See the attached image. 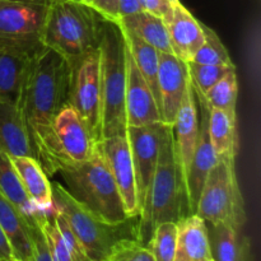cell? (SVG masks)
Instances as JSON below:
<instances>
[{"label":"cell","mask_w":261,"mask_h":261,"mask_svg":"<svg viewBox=\"0 0 261 261\" xmlns=\"http://www.w3.org/2000/svg\"><path fill=\"white\" fill-rule=\"evenodd\" d=\"M70 65L60 54L42 47L33 55L17 99L35 158L42 165L54 117L68 105Z\"/></svg>","instance_id":"cell-1"},{"label":"cell","mask_w":261,"mask_h":261,"mask_svg":"<svg viewBox=\"0 0 261 261\" xmlns=\"http://www.w3.org/2000/svg\"><path fill=\"white\" fill-rule=\"evenodd\" d=\"M182 168L173 147L172 127L161 147L158 165L138 216L137 240L148 246L155 227L165 222H178L190 216Z\"/></svg>","instance_id":"cell-2"},{"label":"cell","mask_w":261,"mask_h":261,"mask_svg":"<svg viewBox=\"0 0 261 261\" xmlns=\"http://www.w3.org/2000/svg\"><path fill=\"white\" fill-rule=\"evenodd\" d=\"M99 59V125L98 142L116 135H126L125 89H126V45L117 22L102 20L98 47Z\"/></svg>","instance_id":"cell-3"},{"label":"cell","mask_w":261,"mask_h":261,"mask_svg":"<svg viewBox=\"0 0 261 261\" xmlns=\"http://www.w3.org/2000/svg\"><path fill=\"white\" fill-rule=\"evenodd\" d=\"M102 18L81 0L51 3L43 27L42 45L60 54L69 64L97 50Z\"/></svg>","instance_id":"cell-4"},{"label":"cell","mask_w":261,"mask_h":261,"mask_svg":"<svg viewBox=\"0 0 261 261\" xmlns=\"http://www.w3.org/2000/svg\"><path fill=\"white\" fill-rule=\"evenodd\" d=\"M69 195L86 211L106 223L117 224L127 217L117 186L97 145L93 157L58 171Z\"/></svg>","instance_id":"cell-5"},{"label":"cell","mask_w":261,"mask_h":261,"mask_svg":"<svg viewBox=\"0 0 261 261\" xmlns=\"http://www.w3.org/2000/svg\"><path fill=\"white\" fill-rule=\"evenodd\" d=\"M53 206L58 209L92 261H105L112 247L121 240H137L138 217L117 224L106 223L79 205L63 184L51 182Z\"/></svg>","instance_id":"cell-6"},{"label":"cell","mask_w":261,"mask_h":261,"mask_svg":"<svg viewBox=\"0 0 261 261\" xmlns=\"http://www.w3.org/2000/svg\"><path fill=\"white\" fill-rule=\"evenodd\" d=\"M205 223H226L237 229L246 223L245 201L234 170V158L218 157L201 190L196 213Z\"/></svg>","instance_id":"cell-7"},{"label":"cell","mask_w":261,"mask_h":261,"mask_svg":"<svg viewBox=\"0 0 261 261\" xmlns=\"http://www.w3.org/2000/svg\"><path fill=\"white\" fill-rule=\"evenodd\" d=\"M97 140L70 105L64 106L53 120L42 168L47 176L64 166L78 165L93 157Z\"/></svg>","instance_id":"cell-8"},{"label":"cell","mask_w":261,"mask_h":261,"mask_svg":"<svg viewBox=\"0 0 261 261\" xmlns=\"http://www.w3.org/2000/svg\"><path fill=\"white\" fill-rule=\"evenodd\" d=\"M47 0H0V48L35 55L42 47Z\"/></svg>","instance_id":"cell-9"},{"label":"cell","mask_w":261,"mask_h":261,"mask_svg":"<svg viewBox=\"0 0 261 261\" xmlns=\"http://www.w3.org/2000/svg\"><path fill=\"white\" fill-rule=\"evenodd\" d=\"M70 65L68 105L81 116L98 142L99 125V59L94 50L74 60Z\"/></svg>","instance_id":"cell-10"},{"label":"cell","mask_w":261,"mask_h":261,"mask_svg":"<svg viewBox=\"0 0 261 261\" xmlns=\"http://www.w3.org/2000/svg\"><path fill=\"white\" fill-rule=\"evenodd\" d=\"M170 127L160 121L145 126H129L126 129L140 209L157 168L161 147Z\"/></svg>","instance_id":"cell-11"},{"label":"cell","mask_w":261,"mask_h":261,"mask_svg":"<svg viewBox=\"0 0 261 261\" xmlns=\"http://www.w3.org/2000/svg\"><path fill=\"white\" fill-rule=\"evenodd\" d=\"M97 145L109 166L127 217H138L140 213V206L138 203L137 181L126 135L107 138L97 143Z\"/></svg>","instance_id":"cell-12"},{"label":"cell","mask_w":261,"mask_h":261,"mask_svg":"<svg viewBox=\"0 0 261 261\" xmlns=\"http://www.w3.org/2000/svg\"><path fill=\"white\" fill-rule=\"evenodd\" d=\"M188 65L173 54L160 53L158 66V107L161 121L172 126L189 86Z\"/></svg>","instance_id":"cell-13"},{"label":"cell","mask_w":261,"mask_h":261,"mask_svg":"<svg viewBox=\"0 0 261 261\" xmlns=\"http://www.w3.org/2000/svg\"><path fill=\"white\" fill-rule=\"evenodd\" d=\"M126 45V43H125ZM125 117L127 127L145 126L161 121L160 109L152 89L135 65L126 47V89ZM162 122V121H161Z\"/></svg>","instance_id":"cell-14"},{"label":"cell","mask_w":261,"mask_h":261,"mask_svg":"<svg viewBox=\"0 0 261 261\" xmlns=\"http://www.w3.org/2000/svg\"><path fill=\"white\" fill-rule=\"evenodd\" d=\"M196 102H198V107L200 110L199 111V138L190 167H189L185 177L186 193H188L191 214L196 213L204 184H205L209 172L218 160L213 147H212L208 134V106L199 97H196Z\"/></svg>","instance_id":"cell-15"},{"label":"cell","mask_w":261,"mask_h":261,"mask_svg":"<svg viewBox=\"0 0 261 261\" xmlns=\"http://www.w3.org/2000/svg\"><path fill=\"white\" fill-rule=\"evenodd\" d=\"M171 127L176 157L182 168L184 177H186L199 138V107L190 82L180 110L176 115L175 122Z\"/></svg>","instance_id":"cell-16"},{"label":"cell","mask_w":261,"mask_h":261,"mask_svg":"<svg viewBox=\"0 0 261 261\" xmlns=\"http://www.w3.org/2000/svg\"><path fill=\"white\" fill-rule=\"evenodd\" d=\"M165 24L173 55L185 63L193 60L204 41L203 23L199 22L180 2L173 5L172 13L165 20Z\"/></svg>","instance_id":"cell-17"},{"label":"cell","mask_w":261,"mask_h":261,"mask_svg":"<svg viewBox=\"0 0 261 261\" xmlns=\"http://www.w3.org/2000/svg\"><path fill=\"white\" fill-rule=\"evenodd\" d=\"M213 261H252L251 241L242 229L226 223H205Z\"/></svg>","instance_id":"cell-18"},{"label":"cell","mask_w":261,"mask_h":261,"mask_svg":"<svg viewBox=\"0 0 261 261\" xmlns=\"http://www.w3.org/2000/svg\"><path fill=\"white\" fill-rule=\"evenodd\" d=\"M23 191L38 212L53 208V189L47 173L35 157H10Z\"/></svg>","instance_id":"cell-19"},{"label":"cell","mask_w":261,"mask_h":261,"mask_svg":"<svg viewBox=\"0 0 261 261\" xmlns=\"http://www.w3.org/2000/svg\"><path fill=\"white\" fill-rule=\"evenodd\" d=\"M177 224V240L173 261H211L206 224L198 214H190Z\"/></svg>","instance_id":"cell-20"},{"label":"cell","mask_w":261,"mask_h":261,"mask_svg":"<svg viewBox=\"0 0 261 261\" xmlns=\"http://www.w3.org/2000/svg\"><path fill=\"white\" fill-rule=\"evenodd\" d=\"M0 228L7 237L14 259L32 261L33 251L30 236L28 218L0 193Z\"/></svg>","instance_id":"cell-21"},{"label":"cell","mask_w":261,"mask_h":261,"mask_svg":"<svg viewBox=\"0 0 261 261\" xmlns=\"http://www.w3.org/2000/svg\"><path fill=\"white\" fill-rule=\"evenodd\" d=\"M0 149L9 157H35L19 110L7 101H0Z\"/></svg>","instance_id":"cell-22"},{"label":"cell","mask_w":261,"mask_h":261,"mask_svg":"<svg viewBox=\"0 0 261 261\" xmlns=\"http://www.w3.org/2000/svg\"><path fill=\"white\" fill-rule=\"evenodd\" d=\"M117 23L120 27L137 35L138 37L142 38L144 42L149 43L160 53L173 54L170 38H168L167 28H166L165 20L162 18L142 10L135 14L120 18Z\"/></svg>","instance_id":"cell-23"},{"label":"cell","mask_w":261,"mask_h":261,"mask_svg":"<svg viewBox=\"0 0 261 261\" xmlns=\"http://www.w3.org/2000/svg\"><path fill=\"white\" fill-rule=\"evenodd\" d=\"M33 55L0 48V101L17 103Z\"/></svg>","instance_id":"cell-24"},{"label":"cell","mask_w":261,"mask_h":261,"mask_svg":"<svg viewBox=\"0 0 261 261\" xmlns=\"http://www.w3.org/2000/svg\"><path fill=\"white\" fill-rule=\"evenodd\" d=\"M208 134L217 157H236L239 140L234 115L208 107Z\"/></svg>","instance_id":"cell-25"},{"label":"cell","mask_w":261,"mask_h":261,"mask_svg":"<svg viewBox=\"0 0 261 261\" xmlns=\"http://www.w3.org/2000/svg\"><path fill=\"white\" fill-rule=\"evenodd\" d=\"M119 24V23H117ZM121 28V27H120ZM124 35L125 43H126L127 51L134 60L135 65L139 69L140 74L145 82L148 83L149 88L152 89L158 103V66H160V51L155 50L149 43L144 42L142 38L138 37L130 31L121 28ZM160 109V107H158Z\"/></svg>","instance_id":"cell-26"},{"label":"cell","mask_w":261,"mask_h":261,"mask_svg":"<svg viewBox=\"0 0 261 261\" xmlns=\"http://www.w3.org/2000/svg\"><path fill=\"white\" fill-rule=\"evenodd\" d=\"M0 193L4 194L27 218L38 212L23 191L12 160L2 149H0Z\"/></svg>","instance_id":"cell-27"},{"label":"cell","mask_w":261,"mask_h":261,"mask_svg":"<svg viewBox=\"0 0 261 261\" xmlns=\"http://www.w3.org/2000/svg\"><path fill=\"white\" fill-rule=\"evenodd\" d=\"M195 96L203 99L204 103L209 109L222 110L236 116L237 96H239V82H237L236 70L226 74L205 94L195 93Z\"/></svg>","instance_id":"cell-28"},{"label":"cell","mask_w":261,"mask_h":261,"mask_svg":"<svg viewBox=\"0 0 261 261\" xmlns=\"http://www.w3.org/2000/svg\"><path fill=\"white\" fill-rule=\"evenodd\" d=\"M33 218L42 232L51 261H73L70 252L64 242L63 236L56 226L53 208L50 211L37 212L36 214H33Z\"/></svg>","instance_id":"cell-29"},{"label":"cell","mask_w":261,"mask_h":261,"mask_svg":"<svg viewBox=\"0 0 261 261\" xmlns=\"http://www.w3.org/2000/svg\"><path fill=\"white\" fill-rule=\"evenodd\" d=\"M189 79L194 92L198 94H205L214 84L221 81L229 71L236 70V65H209L188 61Z\"/></svg>","instance_id":"cell-30"},{"label":"cell","mask_w":261,"mask_h":261,"mask_svg":"<svg viewBox=\"0 0 261 261\" xmlns=\"http://www.w3.org/2000/svg\"><path fill=\"white\" fill-rule=\"evenodd\" d=\"M203 31L204 41L191 61L198 64H209V65H233L228 50L221 41L219 36L204 23Z\"/></svg>","instance_id":"cell-31"},{"label":"cell","mask_w":261,"mask_h":261,"mask_svg":"<svg viewBox=\"0 0 261 261\" xmlns=\"http://www.w3.org/2000/svg\"><path fill=\"white\" fill-rule=\"evenodd\" d=\"M177 240V224L175 222H165L155 227L148 247L155 261H173Z\"/></svg>","instance_id":"cell-32"},{"label":"cell","mask_w":261,"mask_h":261,"mask_svg":"<svg viewBox=\"0 0 261 261\" xmlns=\"http://www.w3.org/2000/svg\"><path fill=\"white\" fill-rule=\"evenodd\" d=\"M105 261H155L148 246L140 244L138 240L126 239L117 242Z\"/></svg>","instance_id":"cell-33"},{"label":"cell","mask_w":261,"mask_h":261,"mask_svg":"<svg viewBox=\"0 0 261 261\" xmlns=\"http://www.w3.org/2000/svg\"><path fill=\"white\" fill-rule=\"evenodd\" d=\"M53 212L56 226H58L59 231H60L61 236H63L64 242H65L66 247H68L69 252H70L73 261H92L91 257L87 255L86 250L83 249L81 242H79L78 237L75 236V233H74L73 229L70 228V226L68 224L66 219L63 217V214H61L58 209L54 208V206Z\"/></svg>","instance_id":"cell-34"},{"label":"cell","mask_w":261,"mask_h":261,"mask_svg":"<svg viewBox=\"0 0 261 261\" xmlns=\"http://www.w3.org/2000/svg\"><path fill=\"white\" fill-rule=\"evenodd\" d=\"M28 227H30V236L31 242H32V261H51L47 246H46L45 239H43L42 236V232H41L38 224L36 223L33 216L28 218Z\"/></svg>","instance_id":"cell-35"},{"label":"cell","mask_w":261,"mask_h":261,"mask_svg":"<svg viewBox=\"0 0 261 261\" xmlns=\"http://www.w3.org/2000/svg\"><path fill=\"white\" fill-rule=\"evenodd\" d=\"M91 5L102 19L117 22L119 20V0H91Z\"/></svg>","instance_id":"cell-36"},{"label":"cell","mask_w":261,"mask_h":261,"mask_svg":"<svg viewBox=\"0 0 261 261\" xmlns=\"http://www.w3.org/2000/svg\"><path fill=\"white\" fill-rule=\"evenodd\" d=\"M139 3L142 10L157 15L163 20L167 19L172 13L173 5L168 0H139Z\"/></svg>","instance_id":"cell-37"},{"label":"cell","mask_w":261,"mask_h":261,"mask_svg":"<svg viewBox=\"0 0 261 261\" xmlns=\"http://www.w3.org/2000/svg\"><path fill=\"white\" fill-rule=\"evenodd\" d=\"M142 12L139 0H119V19Z\"/></svg>","instance_id":"cell-38"},{"label":"cell","mask_w":261,"mask_h":261,"mask_svg":"<svg viewBox=\"0 0 261 261\" xmlns=\"http://www.w3.org/2000/svg\"><path fill=\"white\" fill-rule=\"evenodd\" d=\"M12 249H10L9 244H8L7 237L3 233L2 228H0V261H7L12 259Z\"/></svg>","instance_id":"cell-39"},{"label":"cell","mask_w":261,"mask_h":261,"mask_svg":"<svg viewBox=\"0 0 261 261\" xmlns=\"http://www.w3.org/2000/svg\"><path fill=\"white\" fill-rule=\"evenodd\" d=\"M168 2H170L172 5H175V4H178V3H180V0H168Z\"/></svg>","instance_id":"cell-40"},{"label":"cell","mask_w":261,"mask_h":261,"mask_svg":"<svg viewBox=\"0 0 261 261\" xmlns=\"http://www.w3.org/2000/svg\"><path fill=\"white\" fill-rule=\"evenodd\" d=\"M47 2L50 3V4H51V3H58V2H66V0H47Z\"/></svg>","instance_id":"cell-41"},{"label":"cell","mask_w":261,"mask_h":261,"mask_svg":"<svg viewBox=\"0 0 261 261\" xmlns=\"http://www.w3.org/2000/svg\"><path fill=\"white\" fill-rule=\"evenodd\" d=\"M81 2L86 3V4H91V0H81Z\"/></svg>","instance_id":"cell-42"},{"label":"cell","mask_w":261,"mask_h":261,"mask_svg":"<svg viewBox=\"0 0 261 261\" xmlns=\"http://www.w3.org/2000/svg\"><path fill=\"white\" fill-rule=\"evenodd\" d=\"M7 261H22V260H18V259H14V257H12V259L7 260Z\"/></svg>","instance_id":"cell-43"},{"label":"cell","mask_w":261,"mask_h":261,"mask_svg":"<svg viewBox=\"0 0 261 261\" xmlns=\"http://www.w3.org/2000/svg\"><path fill=\"white\" fill-rule=\"evenodd\" d=\"M211 261H213V260H211Z\"/></svg>","instance_id":"cell-44"}]
</instances>
